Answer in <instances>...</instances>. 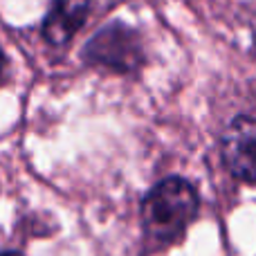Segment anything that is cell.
<instances>
[{
    "label": "cell",
    "mask_w": 256,
    "mask_h": 256,
    "mask_svg": "<svg viewBox=\"0 0 256 256\" xmlns=\"http://www.w3.org/2000/svg\"><path fill=\"white\" fill-rule=\"evenodd\" d=\"M222 160L232 176L256 182V117L240 115L222 132Z\"/></svg>",
    "instance_id": "cell-3"
},
{
    "label": "cell",
    "mask_w": 256,
    "mask_h": 256,
    "mask_svg": "<svg viewBox=\"0 0 256 256\" xmlns=\"http://www.w3.org/2000/svg\"><path fill=\"white\" fill-rule=\"evenodd\" d=\"M2 68H4V56H2V52H0V74H2Z\"/></svg>",
    "instance_id": "cell-5"
},
{
    "label": "cell",
    "mask_w": 256,
    "mask_h": 256,
    "mask_svg": "<svg viewBox=\"0 0 256 256\" xmlns=\"http://www.w3.org/2000/svg\"><path fill=\"white\" fill-rule=\"evenodd\" d=\"M0 256H22V254H18V252H2Z\"/></svg>",
    "instance_id": "cell-6"
},
{
    "label": "cell",
    "mask_w": 256,
    "mask_h": 256,
    "mask_svg": "<svg viewBox=\"0 0 256 256\" xmlns=\"http://www.w3.org/2000/svg\"><path fill=\"white\" fill-rule=\"evenodd\" d=\"M90 0H54L43 20V36L48 43L63 45L81 30Z\"/></svg>",
    "instance_id": "cell-4"
},
{
    "label": "cell",
    "mask_w": 256,
    "mask_h": 256,
    "mask_svg": "<svg viewBox=\"0 0 256 256\" xmlns=\"http://www.w3.org/2000/svg\"><path fill=\"white\" fill-rule=\"evenodd\" d=\"M198 214V194L182 178H166L142 200V225L150 240L166 245L178 240Z\"/></svg>",
    "instance_id": "cell-1"
},
{
    "label": "cell",
    "mask_w": 256,
    "mask_h": 256,
    "mask_svg": "<svg viewBox=\"0 0 256 256\" xmlns=\"http://www.w3.org/2000/svg\"><path fill=\"white\" fill-rule=\"evenodd\" d=\"M84 54L92 66H104L117 72L137 70L144 58L140 36L124 25H108L97 32L86 45Z\"/></svg>",
    "instance_id": "cell-2"
}]
</instances>
